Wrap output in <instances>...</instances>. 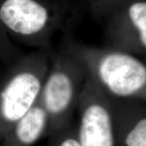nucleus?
Segmentation results:
<instances>
[{
    "label": "nucleus",
    "mask_w": 146,
    "mask_h": 146,
    "mask_svg": "<svg viewBox=\"0 0 146 146\" xmlns=\"http://www.w3.org/2000/svg\"><path fill=\"white\" fill-rule=\"evenodd\" d=\"M39 56L17 60L0 83V141L37 102L46 74Z\"/></svg>",
    "instance_id": "f257e3e1"
},
{
    "label": "nucleus",
    "mask_w": 146,
    "mask_h": 146,
    "mask_svg": "<svg viewBox=\"0 0 146 146\" xmlns=\"http://www.w3.org/2000/svg\"><path fill=\"white\" fill-rule=\"evenodd\" d=\"M52 23L47 9L35 0H5L0 5V26L10 39L44 43Z\"/></svg>",
    "instance_id": "f03ea898"
},
{
    "label": "nucleus",
    "mask_w": 146,
    "mask_h": 146,
    "mask_svg": "<svg viewBox=\"0 0 146 146\" xmlns=\"http://www.w3.org/2000/svg\"><path fill=\"white\" fill-rule=\"evenodd\" d=\"M98 74L104 89L118 100L133 98L146 86V66L126 53L104 56L98 62Z\"/></svg>",
    "instance_id": "7ed1b4c3"
},
{
    "label": "nucleus",
    "mask_w": 146,
    "mask_h": 146,
    "mask_svg": "<svg viewBox=\"0 0 146 146\" xmlns=\"http://www.w3.org/2000/svg\"><path fill=\"white\" fill-rule=\"evenodd\" d=\"M80 103L76 131L81 146H116L112 106L104 94L86 91Z\"/></svg>",
    "instance_id": "20e7f679"
},
{
    "label": "nucleus",
    "mask_w": 146,
    "mask_h": 146,
    "mask_svg": "<svg viewBox=\"0 0 146 146\" xmlns=\"http://www.w3.org/2000/svg\"><path fill=\"white\" fill-rule=\"evenodd\" d=\"M77 94L72 78L58 67L45 77L36 102L48 116L47 137L70 125V113L78 98Z\"/></svg>",
    "instance_id": "39448f33"
},
{
    "label": "nucleus",
    "mask_w": 146,
    "mask_h": 146,
    "mask_svg": "<svg viewBox=\"0 0 146 146\" xmlns=\"http://www.w3.org/2000/svg\"><path fill=\"white\" fill-rule=\"evenodd\" d=\"M48 129L47 112L36 102L5 135L1 146H32L47 137Z\"/></svg>",
    "instance_id": "423d86ee"
},
{
    "label": "nucleus",
    "mask_w": 146,
    "mask_h": 146,
    "mask_svg": "<svg viewBox=\"0 0 146 146\" xmlns=\"http://www.w3.org/2000/svg\"><path fill=\"white\" fill-rule=\"evenodd\" d=\"M116 146H146V117L135 120L112 106Z\"/></svg>",
    "instance_id": "0eeeda50"
},
{
    "label": "nucleus",
    "mask_w": 146,
    "mask_h": 146,
    "mask_svg": "<svg viewBox=\"0 0 146 146\" xmlns=\"http://www.w3.org/2000/svg\"><path fill=\"white\" fill-rule=\"evenodd\" d=\"M129 16L137 30L140 41L146 47V2L133 3L129 10Z\"/></svg>",
    "instance_id": "6e6552de"
},
{
    "label": "nucleus",
    "mask_w": 146,
    "mask_h": 146,
    "mask_svg": "<svg viewBox=\"0 0 146 146\" xmlns=\"http://www.w3.org/2000/svg\"><path fill=\"white\" fill-rule=\"evenodd\" d=\"M47 146H81L76 127L69 125L50 136Z\"/></svg>",
    "instance_id": "1a4fd4ad"
}]
</instances>
